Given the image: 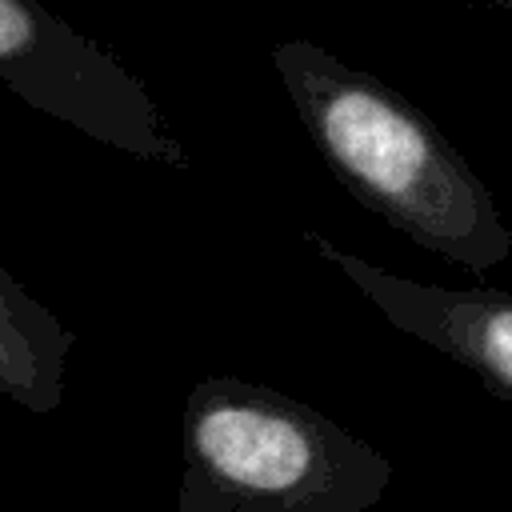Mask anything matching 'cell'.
<instances>
[{"label":"cell","mask_w":512,"mask_h":512,"mask_svg":"<svg viewBox=\"0 0 512 512\" xmlns=\"http://www.w3.org/2000/svg\"><path fill=\"white\" fill-rule=\"evenodd\" d=\"M272 68L320 164L356 204L468 272L512 256V228L488 184L424 108L312 40H280Z\"/></svg>","instance_id":"6da1fadb"},{"label":"cell","mask_w":512,"mask_h":512,"mask_svg":"<svg viewBox=\"0 0 512 512\" xmlns=\"http://www.w3.org/2000/svg\"><path fill=\"white\" fill-rule=\"evenodd\" d=\"M392 460L320 408L240 376L192 384L176 512H368Z\"/></svg>","instance_id":"7a4b0ae2"},{"label":"cell","mask_w":512,"mask_h":512,"mask_svg":"<svg viewBox=\"0 0 512 512\" xmlns=\"http://www.w3.org/2000/svg\"><path fill=\"white\" fill-rule=\"evenodd\" d=\"M0 84L96 144L192 168L144 80L40 0H0Z\"/></svg>","instance_id":"3957f363"},{"label":"cell","mask_w":512,"mask_h":512,"mask_svg":"<svg viewBox=\"0 0 512 512\" xmlns=\"http://www.w3.org/2000/svg\"><path fill=\"white\" fill-rule=\"evenodd\" d=\"M308 240L352 280V288H360L380 308L392 328L444 352L448 360L468 368L492 396L512 404V292L408 280L364 256L344 252L328 236L308 232Z\"/></svg>","instance_id":"277c9868"},{"label":"cell","mask_w":512,"mask_h":512,"mask_svg":"<svg viewBox=\"0 0 512 512\" xmlns=\"http://www.w3.org/2000/svg\"><path fill=\"white\" fill-rule=\"evenodd\" d=\"M76 336L0 264V396L48 416L64 400V368Z\"/></svg>","instance_id":"5b68a950"},{"label":"cell","mask_w":512,"mask_h":512,"mask_svg":"<svg viewBox=\"0 0 512 512\" xmlns=\"http://www.w3.org/2000/svg\"><path fill=\"white\" fill-rule=\"evenodd\" d=\"M492 4H500V8H512V0H492Z\"/></svg>","instance_id":"8992f818"}]
</instances>
